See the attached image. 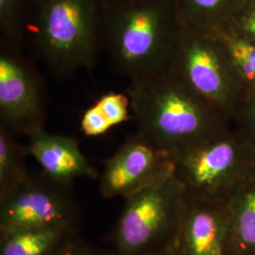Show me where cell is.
Instances as JSON below:
<instances>
[{"label": "cell", "instance_id": "1", "mask_svg": "<svg viewBox=\"0 0 255 255\" xmlns=\"http://www.w3.org/2000/svg\"><path fill=\"white\" fill-rule=\"evenodd\" d=\"M103 1L102 48L129 81L164 71L184 28L175 0Z\"/></svg>", "mask_w": 255, "mask_h": 255}, {"label": "cell", "instance_id": "2", "mask_svg": "<svg viewBox=\"0 0 255 255\" xmlns=\"http://www.w3.org/2000/svg\"><path fill=\"white\" fill-rule=\"evenodd\" d=\"M125 93L137 132L173 156L218 134L233 123L167 68L129 81Z\"/></svg>", "mask_w": 255, "mask_h": 255}, {"label": "cell", "instance_id": "3", "mask_svg": "<svg viewBox=\"0 0 255 255\" xmlns=\"http://www.w3.org/2000/svg\"><path fill=\"white\" fill-rule=\"evenodd\" d=\"M102 0H47L34 11L33 43L55 78L92 70L102 49Z\"/></svg>", "mask_w": 255, "mask_h": 255}, {"label": "cell", "instance_id": "4", "mask_svg": "<svg viewBox=\"0 0 255 255\" xmlns=\"http://www.w3.org/2000/svg\"><path fill=\"white\" fill-rule=\"evenodd\" d=\"M174 178L190 199L228 202L255 179V147L234 122L174 156Z\"/></svg>", "mask_w": 255, "mask_h": 255}, {"label": "cell", "instance_id": "5", "mask_svg": "<svg viewBox=\"0 0 255 255\" xmlns=\"http://www.w3.org/2000/svg\"><path fill=\"white\" fill-rule=\"evenodd\" d=\"M167 69L221 117L234 122L248 92L217 34L184 26Z\"/></svg>", "mask_w": 255, "mask_h": 255}, {"label": "cell", "instance_id": "6", "mask_svg": "<svg viewBox=\"0 0 255 255\" xmlns=\"http://www.w3.org/2000/svg\"><path fill=\"white\" fill-rule=\"evenodd\" d=\"M186 196L173 174L125 199L113 232L116 255H155L176 240Z\"/></svg>", "mask_w": 255, "mask_h": 255}, {"label": "cell", "instance_id": "7", "mask_svg": "<svg viewBox=\"0 0 255 255\" xmlns=\"http://www.w3.org/2000/svg\"><path fill=\"white\" fill-rule=\"evenodd\" d=\"M72 183L32 172L18 187L0 198V231L58 229L77 234L82 219Z\"/></svg>", "mask_w": 255, "mask_h": 255}, {"label": "cell", "instance_id": "8", "mask_svg": "<svg viewBox=\"0 0 255 255\" xmlns=\"http://www.w3.org/2000/svg\"><path fill=\"white\" fill-rule=\"evenodd\" d=\"M46 92L42 76L22 48L0 41V124L13 134L45 128Z\"/></svg>", "mask_w": 255, "mask_h": 255}, {"label": "cell", "instance_id": "9", "mask_svg": "<svg viewBox=\"0 0 255 255\" xmlns=\"http://www.w3.org/2000/svg\"><path fill=\"white\" fill-rule=\"evenodd\" d=\"M173 166V155L136 131L104 161L100 191L125 200L172 175Z\"/></svg>", "mask_w": 255, "mask_h": 255}, {"label": "cell", "instance_id": "10", "mask_svg": "<svg viewBox=\"0 0 255 255\" xmlns=\"http://www.w3.org/2000/svg\"><path fill=\"white\" fill-rule=\"evenodd\" d=\"M229 229L227 202L186 197L176 246L181 255H225Z\"/></svg>", "mask_w": 255, "mask_h": 255}, {"label": "cell", "instance_id": "11", "mask_svg": "<svg viewBox=\"0 0 255 255\" xmlns=\"http://www.w3.org/2000/svg\"><path fill=\"white\" fill-rule=\"evenodd\" d=\"M27 150L42 167V171L59 182L72 183L78 178L95 179V169L73 137L48 133L45 128L28 135Z\"/></svg>", "mask_w": 255, "mask_h": 255}, {"label": "cell", "instance_id": "12", "mask_svg": "<svg viewBox=\"0 0 255 255\" xmlns=\"http://www.w3.org/2000/svg\"><path fill=\"white\" fill-rule=\"evenodd\" d=\"M227 204L230 229L225 255H255V179Z\"/></svg>", "mask_w": 255, "mask_h": 255}, {"label": "cell", "instance_id": "13", "mask_svg": "<svg viewBox=\"0 0 255 255\" xmlns=\"http://www.w3.org/2000/svg\"><path fill=\"white\" fill-rule=\"evenodd\" d=\"M0 255H54L71 234L58 229L0 231Z\"/></svg>", "mask_w": 255, "mask_h": 255}, {"label": "cell", "instance_id": "14", "mask_svg": "<svg viewBox=\"0 0 255 255\" xmlns=\"http://www.w3.org/2000/svg\"><path fill=\"white\" fill-rule=\"evenodd\" d=\"M185 27L210 34L222 30L239 0H175Z\"/></svg>", "mask_w": 255, "mask_h": 255}, {"label": "cell", "instance_id": "15", "mask_svg": "<svg viewBox=\"0 0 255 255\" xmlns=\"http://www.w3.org/2000/svg\"><path fill=\"white\" fill-rule=\"evenodd\" d=\"M27 146L16 142L14 135L0 124V198L14 190L29 175Z\"/></svg>", "mask_w": 255, "mask_h": 255}, {"label": "cell", "instance_id": "16", "mask_svg": "<svg viewBox=\"0 0 255 255\" xmlns=\"http://www.w3.org/2000/svg\"><path fill=\"white\" fill-rule=\"evenodd\" d=\"M216 34L225 46L247 92H255V42L222 31Z\"/></svg>", "mask_w": 255, "mask_h": 255}, {"label": "cell", "instance_id": "17", "mask_svg": "<svg viewBox=\"0 0 255 255\" xmlns=\"http://www.w3.org/2000/svg\"><path fill=\"white\" fill-rule=\"evenodd\" d=\"M27 0H0V41L22 48L27 28Z\"/></svg>", "mask_w": 255, "mask_h": 255}, {"label": "cell", "instance_id": "18", "mask_svg": "<svg viewBox=\"0 0 255 255\" xmlns=\"http://www.w3.org/2000/svg\"><path fill=\"white\" fill-rule=\"evenodd\" d=\"M95 104L101 110L111 127L126 122L129 119L128 109H130V104L126 93L109 92L101 96Z\"/></svg>", "mask_w": 255, "mask_h": 255}, {"label": "cell", "instance_id": "19", "mask_svg": "<svg viewBox=\"0 0 255 255\" xmlns=\"http://www.w3.org/2000/svg\"><path fill=\"white\" fill-rule=\"evenodd\" d=\"M237 126L255 147V92L248 93L237 117L234 120Z\"/></svg>", "mask_w": 255, "mask_h": 255}, {"label": "cell", "instance_id": "20", "mask_svg": "<svg viewBox=\"0 0 255 255\" xmlns=\"http://www.w3.org/2000/svg\"><path fill=\"white\" fill-rule=\"evenodd\" d=\"M81 128L85 135L98 136L106 132L112 127L102 115L101 110L94 103L82 115Z\"/></svg>", "mask_w": 255, "mask_h": 255}, {"label": "cell", "instance_id": "21", "mask_svg": "<svg viewBox=\"0 0 255 255\" xmlns=\"http://www.w3.org/2000/svg\"><path fill=\"white\" fill-rule=\"evenodd\" d=\"M54 255H116L114 254L103 253L101 251H97L91 247L81 242L77 235L69 237L61 247Z\"/></svg>", "mask_w": 255, "mask_h": 255}, {"label": "cell", "instance_id": "22", "mask_svg": "<svg viewBox=\"0 0 255 255\" xmlns=\"http://www.w3.org/2000/svg\"><path fill=\"white\" fill-rule=\"evenodd\" d=\"M240 36L255 42V2L245 9L237 20Z\"/></svg>", "mask_w": 255, "mask_h": 255}, {"label": "cell", "instance_id": "23", "mask_svg": "<svg viewBox=\"0 0 255 255\" xmlns=\"http://www.w3.org/2000/svg\"><path fill=\"white\" fill-rule=\"evenodd\" d=\"M155 255H181L179 253V250L176 246V240L174 241L172 244H170L169 246L164 248L163 251H161L160 253L156 254Z\"/></svg>", "mask_w": 255, "mask_h": 255}, {"label": "cell", "instance_id": "24", "mask_svg": "<svg viewBox=\"0 0 255 255\" xmlns=\"http://www.w3.org/2000/svg\"><path fill=\"white\" fill-rule=\"evenodd\" d=\"M47 0H28V3L31 7V9H33L34 11L41 8Z\"/></svg>", "mask_w": 255, "mask_h": 255}, {"label": "cell", "instance_id": "25", "mask_svg": "<svg viewBox=\"0 0 255 255\" xmlns=\"http://www.w3.org/2000/svg\"><path fill=\"white\" fill-rule=\"evenodd\" d=\"M104 1H113V0H104Z\"/></svg>", "mask_w": 255, "mask_h": 255}]
</instances>
